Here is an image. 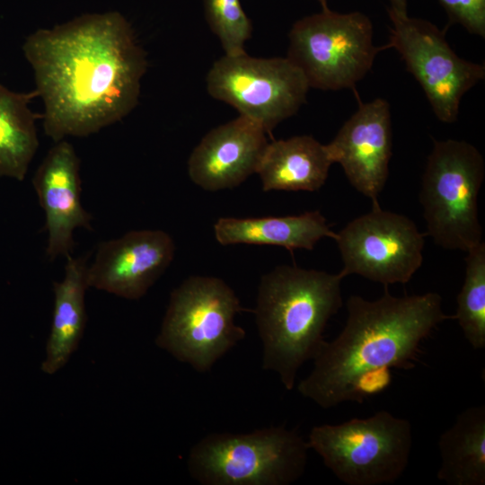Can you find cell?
Segmentation results:
<instances>
[{
  "instance_id": "6da1fadb",
  "label": "cell",
  "mask_w": 485,
  "mask_h": 485,
  "mask_svg": "<svg viewBox=\"0 0 485 485\" xmlns=\"http://www.w3.org/2000/svg\"><path fill=\"white\" fill-rule=\"evenodd\" d=\"M22 51L43 101L44 132L54 142L94 134L138 103L146 54L118 12L39 29L26 38Z\"/></svg>"
},
{
  "instance_id": "7a4b0ae2",
  "label": "cell",
  "mask_w": 485,
  "mask_h": 485,
  "mask_svg": "<svg viewBox=\"0 0 485 485\" xmlns=\"http://www.w3.org/2000/svg\"><path fill=\"white\" fill-rule=\"evenodd\" d=\"M376 300L350 295L348 318L340 334L326 341L313 359L298 392L322 409L358 401L357 386L366 376L390 368L415 366L421 342L442 322L454 319L435 292L394 296L387 287Z\"/></svg>"
},
{
  "instance_id": "3957f363",
  "label": "cell",
  "mask_w": 485,
  "mask_h": 485,
  "mask_svg": "<svg viewBox=\"0 0 485 485\" xmlns=\"http://www.w3.org/2000/svg\"><path fill=\"white\" fill-rule=\"evenodd\" d=\"M340 274L280 265L260 278L252 311L262 343V368L284 387L295 386L300 367L326 340L329 320L342 306Z\"/></svg>"
},
{
  "instance_id": "277c9868",
  "label": "cell",
  "mask_w": 485,
  "mask_h": 485,
  "mask_svg": "<svg viewBox=\"0 0 485 485\" xmlns=\"http://www.w3.org/2000/svg\"><path fill=\"white\" fill-rule=\"evenodd\" d=\"M309 447L285 426L211 433L190 449L188 470L204 485H289L304 472Z\"/></svg>"
},
{
  "instance_id": "5b68a950",
  "label": "cell",
  "mask_w": 485,
  "mask_h": 485,
  "mask_svg": "<svg viewBox=\"0 0 485 485\" xmlns=\"http://www.w3.org/2000/svg\"><path fill=\"white\" fill-rule=\"evenodd\" d=\"M242 311L223 279L190 277L171 293L155 344L197 372H208L245 338L244 329L234 322Z\"/></svg>"
},
{
  "instance_id": "8992f818",
  "label": "cell",
  "mask_w": 485,
  "mask_h": 485,
  "mask_svg": "<svg viewBox=\"0 0 485 485\" xmlns=\"http://www.w3.org/2000/svg\"><path fill=\"white\" fill-rule=\"evenodd\" d=\"M485 176L481 153L464 140H435L422 176L419 201L427 232L445 250L480 244L478 195Z\"/></svg>"
},
{
  "instance_id": "52a82bcc",
  "label": "cell",
  "mask_w": 485,
  "mask_h": 485,
  "mask_svg": "<svg viewBox=\"0 0 485 485\" xmlns=\"http://www.w3.org/2000/svg\"><path fill=\"white\" fill-rule=\"evenodd\" d=\"M289 58L310 88L351 89L371 70L379 51L370 18L356 11L338 13L328 6L297 20L288 33Z\"/></svg>"
},
{
  "instance_id": "ba28073f",
  "label": "cell",
  "mask_w": 485,
  "mask_h": 485,
  "mask_svg": "<svg viewBox=\"0 0 485 485\" xmlns=\"http://www.w3.org/2000/svg\"><path fill=\"white\" fill-rule=\"evenodd\" d=\"M307 445L345 484H388L409 464L412 428L408 419L379 410L365 419L315 426Z\"/></svg>"
},
{
  "instance_id": "9c48e42d",
  "label": "cell",
  "mask_w": 485,
  "mask_h": 485,
  "mask_svg": "<svg viewBox=\"0 0 485 485\" xmlns=\"http://www.w3.org/2000/svg\"><path fill=\"white\" fill-rule=\"evenodd\" d=\"M206 85L212 98L231 105L267 132L294 116L310 89L302 71L287 57H254L247 52L215 61Z\"/></svg>"
},
{
  "instance_id": "30bf717a",
  "label": "cell",
  "mask_w": 485,
  "mask_h": 485,
  "mask_svg": "<svg viewBox=\"0 0 485 485\" xmlns=\"http://www.w3.org/2000/svg\"><path fill=\"white\" fill-rule=\"evenodd\" d=\"M389 43L420 84L437 119L454 122L463 96L485 78L484 64L460 57L429 21L390 7Z\"/></svg>"
},
{
  "instance_id": "8fae6325",
  "label": "cell",
  "mask_w": 485,
  "mask_h": 485,
  "mask_svg": "<svg viewBox=\"0 0 485 485\" xmlns=\"http://www.w3.org/2000/svg\"><path fill=\"white\" fill-rule=\"evenodd\" d=\"M424 237L410 218L374 203L371 211L336 234L343 262L340 274L359 275L384 287L405 284L422 265Z\"/></svg>"
},
{
  "instance_id": "7c38bea8",
  "label": "cell",
  "mask_w": 485,
  "mask_h": 485,
  "mask_svg": "<svg viewBox=\"0 0 485 485\" xmlns=\"http://www.w3.org/2000/svg\"><path fill=\"white\" fill-rule=\"evenodd\" d=\"M175 253L172 236L159 229L128 232L102 242L87 267L93 287L128 300H138L163 274Z\"/></svg>"
},
{
  "instance_id": "4fadbf2b",
  "label": "cell",
  "mask_w": 485,
  "mask_h": 485,
  "mask_svg": "<svg viewBox=\"0 0 485 485\" xmlns=\"http://www.w3.org/2000/svg\"><path fill=\"white\" fill-rule=\"evenodd\" d=\"M389 102L376 98L362 103L326 145L349 183L373 204L389 176L392 156V119Z\"/></svg>"
},
{
  "instance_id": "5bb4252c",
  "label": "cell",
  "mask_w": 485,
  "mask_h": 485,
  "mask_svg": "<svg viewBox=\"0 0 485 485\" xmlns=\"http://www.w3.org/2000/svg\"><path fill=\"white\" fill-rule=\"evenodd\" d=\"M32 185L45 214L46 254L67 258L77 228L92 230V216L81 201L80 160L66 139L55 142L37 168Z\"/></svg>"
},
{
  "instance_id": "9a60e30c",
  "label": "cell",
  "mask_w": 485,
  "mask_h": 485,
  "mask_svg": "<svg viewBox=\"0 0 485 485\" xmlns=\"http://www.w3.org/2000/svg\"><path fill=\"white\" fill-rule=\"evenodd\" d=\"M267 131L239 115L208 131L191 152L188 173L208 191L232 189L257 172L269 144Z\"/></svg>"
},
{
  "instance_id": "2e32d148",
  "label": "cell",
  "mask_w": 485,
  "mask_h": 485,
  "mask_svg": "<svg viewBox=\"0 0 485 485\" xmlns=\"http://www.w3.org/2000/svg\"><path fill=\"white\" fill-rule=\"evenodd\" d=\"M332 163L326 145L301 135L269 142L256 173L264 191L312 192L325 183Z\"/></svg>"
},
{
  "instance_id": "e0dca14e",
  "label": "cell",
  "mask_w": 485,
  "mask_h": 485,
  "mask_svg": "<svg viewBox=\"0 0 485 485\" xmlns=\"http://www.w3.org/2000/svg\"><path fill=\"white\" fill-rule=\"evenodd\" d=\"M86 258H66L65 275L53 283L54 308L45 358L40 369L54 375L69 361L79 347L86 324Z\"/></svg>"
},
{
  "instance_id": "ac0fdd59",
  "label": "cell",
  "mask_w": 485,
  "mask_h": 485,
  "mask_svg": "<svg viewBox=\"0 0 485 485\" xmlns=\"http://www.w3.org/2000/svg\"><path fill=\"white\" fill-rule=\"evenodd\" d=\"M214 234L221 245H275L289 251H311L321 239L336 237L317 210L286 216L221 217L214 225Z\"/></svg>"
},
{
  "instance_id": "d6986e66",
  "label": "cell",
  "mask_w": 485,
  "mask_h": 485,
  "mask_svg": "<svg viewBox=\"0 0 485 485\" xmlns=\"http://www.w3.org/2000/svg\"><path fill=\"white\" fill-rule=\"evenodd\" d=\"M436 477L448 485L485 484V406L470 407L438 440Z\"/></svg>"
},
{
  "instance_id": "ffe728a7",
  "label": "cell",
  "mask_w": 485,
  "mask_h": 485,
  "mask_svg": "<svg viewBox=\"0 0 485 485\" xmlns=\"http://www.w3.org/2000/svg\"><path fill=\"white\" fill-rule=\"evenodd\" d=\"M35 90L17 93L0 84V176L23 181L39 147L36 115L30 109Z\"/></svg>"
},
{
  "instance_id": "44dd1931",
  "label": "cell",
  "mask_w": 485,
  "mask_h": 485,
  "mask_svg": "<svg viewBox=\"0 0 485 485\" xmlns=\"http://www.w3.org/2000/svg\"><path fill=\"white\" fill-rule=\"evenodd\" d=\"M465 276L457 295L454 319L458 321L463 335L475 349L485 348V243L481 242L468 251Z\"/></svg>"
},
{
  "instance_id": "7402d4cb",
  "label": "cell",
  "mask_w": 485,
  "mask_h": 485,
  "mask_svg": "<svg viewBox=\"0 0 485 485\" xmlns=\"http://www.w3.org/2000/svg\"><path fill=\"white\" fill-rule=\"evenodd\" d=\"M205 18L217 37L225 55L245 53L251 38L252 24L240 0H202Z\"/></svg>"
},
{
  "instance_id": "603a6c76",
  "label": "cell",
  "mask_w": 485,
  "mask_h": 485,
  "mask_svg": "<svg viewBox=\"0 0 485 485\" xmlns=\"http://www.w3.org/2000/svg\"><path fill=\"white\" fill-rule=\"evenodd\" d=\"M452 24L485 38V0H438Z\"/></svg>"
},
{
  "instance_id": "cb8c5ba5",
  "label": "cell",
  "mask_w": 485,
  "mask_h": 485,
  "mask_svg": "<svg viewBox=\"0 0 485 485\" xmlns=\"http://www.w3.org/2000/svg\"><path fill=\"white\" fill-rule=\"evenodd\" d=\"M390 8L402 13H407V0H388Z\"/></svg>"
},
{
  "instance_id": "d4e9b609",
  "label": "cell",
  "mask_w": 485,
  "mask_h": 485,
  "mask_svg": "<svg viewBox=\"0 0 485 485\" xmlns=\"http://www.w3.org/2000/svg\"><path fill=\"white\" fill-rule=\"evenodd\" d=\"M315 1H317V2L322 5V7H326V6H328L327 4H328V1H329V0H315Z\"/></svg>"
}]
</instances>
